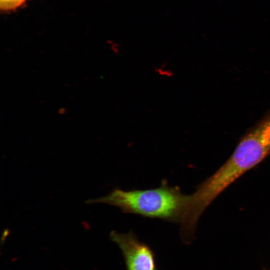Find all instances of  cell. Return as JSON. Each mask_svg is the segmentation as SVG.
I'll use <instances>...</instances> for the list:
<instances>
[{"instance_id": "obj_1", "label": "cell", "mask_w": 270, "mask_h": 270, "mask_svg": "<svg viewBox=\"0 0 270 270\" xmlns=\"http://www.w3.org/2000/svg\"><path fill=\"white\" fill-rule=\"evenodd\" d=\"M270 154V134L262 129H250L227 161L189 195L186 224L196 227L202 214L223 191Z\"/></svg>"}, {"instance_id": "obj_2", "label": "cell", "mask_w": 270, "mask_h": 270, "mask_svg": "<svg viewBox=\"0 0 270 270\" xmlns=\"http://www.w3.org/2000/svg\"><path fill=\"white\" fill-rule=\"evenodd\" d=\"M189 195L163 180L156 188L124 190L114 188L108 195L86 200V204L104 203L119 208L124 214L139 215L180 224L188 206Z\"/></svg>"}, {"instance_id": "obj_3", "label": "cell", "mask_w": 270, "mask_h": 270, "mask_svg": "<svg viewBox=\"0 0 270 270\" xmlns=\"http://www.w3.org/2000/svg\"><path fill=\"white\" fill-rule=\"evenodd\" d=\"M110 236L121 250L126 270H158L154 250L133 232L122 234L112 230Z\"/></svg>"}, {"instance_id": "obj_4", "label": "cell", "mask_w": 270, "mask_h": 270, "mask_svg": "<svg viewBox=\"0 0 270 270\" xmlns=\"http://www.w3.org/2000/svg\"><path fill=\"white\" fill-rule=\"evenodd\" d=\"M26 0H0V8L5 11L14 10L20 6Z\"/></svg>"}, {"instance_id": "obj_5", "label": "cell", "mask_w": 270, "mask_h": 270, "mask_svg": "<svg viewBox=\"0 0 270 270\" xmlns=\"http://www.w3.org/2000/svg\"><path fill=\"white\" fill-rule=\"evenodd\" d=\"M154 72L161 76L171 78L174 74V70L166 64L164 63L156 66Z\"/></svg>"}, {"instance_id": "obj_6", "label": "cell", "mask_w": 270, "mask_h": 270, "mask_svg": "<svg viewBox=\"0 0 270 270\" xmlns=\"http://www.w3.org/2000/svg\"><path fill=\"white\" fill-rule=\"evenodd\" d=\"M8 233H9V230L8 229H6L5 230L2 236V242L6 240V237L8 236Z\"/></svg>"}]
</instances>
